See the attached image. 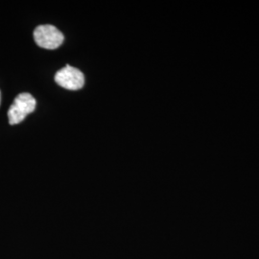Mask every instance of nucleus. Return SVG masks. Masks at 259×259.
<instances>
[{
    "instance_id": "2",
    "label": "nucleus",
    "mask_w": 259,
    "mask_h": 259,
    "mask_svg": "<svg viewBox=\"0 0 259 259\" xmlns=\"http://www.w3.org/2000/svg\"><path fill=\"white\" fill-rule=\"evenodd\" d=\"M34 39L37 46L48 50L57 49L64 42V34L53 25H39L34 31Z\"/></svg>"
},
{
    "instance_id": "1",
    "label": "nucleus",
    "mask_w": 259,
    "mask_h": 259,
    "mask_svg": "<svg viewBox=\"0 0 259 259\" xmlns=\"http://www.w3.org/2000/svg\"><path fill=\"white\" fill-rule=\"evenodd\" d=\"M36 99L30 93L19 94L8 111L10 125H17L25 119L36 109Z\"/></svg>"
},
{
    "instance_id": "4",
    "label": "nucleus",
    "mask_w": 259,
    "mask_h": 259,
    "mask_svg": "<svg viewBox=\"0 0 259 259\" xmlns=\"http://www.w3.org/2000/svg\"><path fill=\"white\" fill-rule=\"evenodd\" d=\"M0 103H1V93H0Z\"/></svg>"
},
{
    "instance_id": "3",
    "label": "nucleus",
    "mask_w": 259,
    "mask_h": 259,
    "mask_svg": "<svg viewBox=\"0 0 259 259\" xmlns=\"http://www.w3.org/2000/svg\"><path fill=\"white\" fill-rule=\"evenodd\" d=\"M55 82L65 90L78 91L84 84V76L78 68L66 65L56 73Z\"/></svg>"
}]
</instances>
